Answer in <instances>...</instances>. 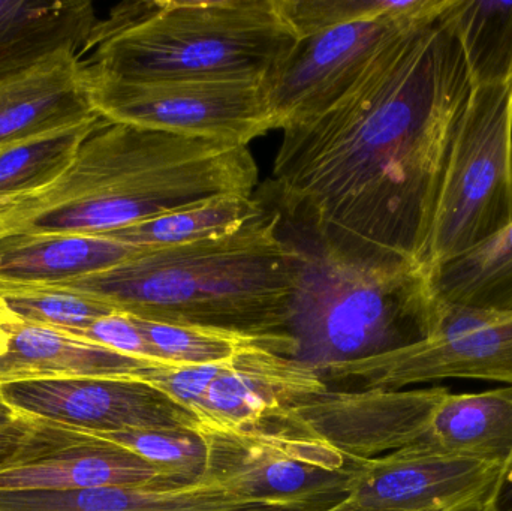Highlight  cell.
<instances>
[{"label":"cell","instance_id":"cell-7","mask_svg":"<svg viewBox=\"0 0 512 511\" xmlns=\"http://www.w3.org/2000/svg\"><path fill=\"white\" fill-rule=\"evenodd\" d=\"M206 477L252 498L331 507L348 497L351 461L330 444L274 423L200 431Z\"/></svg>","mask_w":512,"mask_h":511},{"label":"cell","instance_id":"cell-5","mask_svg":"<svg viewBox=\"0 0 512 511\" xmlns=\"http://www.w3.org/2000/svg\"><path fill=\"white\" fill-rule=\"evenodd\" d=\"M295 246L300 263L286 321L292 359L322 374L435 333L441 300L426 264L361 260L312 242Z\"/></svg>","mask_w":512,"mask_h":511},{"label":"cell","instance_id":"cell-28","mask_svg":"<svg viewBox=\"0 0 512 511\" xmlns=\"http://www.w3.org/2000/svg\"><path fill=\"white\" fill-rule=\"evenodd\" d=\"M298 38L318 30L378 15L409 11L418 0H280Z\"/></svg>","mask_w":512,"mask_h":511},{"label":"cell","instance_id":"cell-33","mask_svg":"<svg viewBox=\"0 0 512 511\" xmlns=\"http://www.w3.org/2000/svg\"><path fill=\"white\" fill-rule=\"evenodd\" d=\"M30 422H32V420H30ZM29 425H27L26 428L17 429V431L0 432V462L5 461L9 455L15 452L21 437H23L26 429L29 428Z\"/></svg>","mask_w":512,"mask_h":511},{"label":"cell","instance_id":"cell-19","mask_svg":"<svg viewBox=\"0 0 512 511\" xmlns=\"http://www.w3.org/2000/svg\"><path fill=\"white\" fill-rule=\"evenodd\" d=\"M99 18L87 0H0V81L84 48Z\"/></svg>","mask_w":512,"mask_h":511},{"label":"cell","instance_id":"cell-8","mask_svg":"<svg viewBox=\"0 0 512 511\" xmlns=\"http://www.w3.org/2000/svg\"><path fill=\"white\" fill-rule=\"evenodd\" d=\"M87 80L93 107L111 122L243 146L273 129L264 83Z\"/></svg>","mask_w":512,"mask_h":511},{"label":"cell","instance_id":"cell-31","mask_svg":"<svg viewBox=\"0 0 512 511\" xmlns=\"http://www.w3.org/2000/svg\"><path fill=\"white\" fill-rule=\"evenodd\" d=\"M32 417L24 416L11 407L0 393V432L17 431L26 428Z\"/></svg>","mask_w":512,"mask_h":511},{"label":"cell","instance_id":"cell-32","mask_svg":"<svg viewBox=\"0 0 512 511\" xmlns=\"http://www.w3.org/2000/svg\"><path fill=\"white\" fill-rule=\"evenodd\" d=\"M23 323L6 305L5 300L0 297V357L8 351L9 335L5 327L11 324Z\"/></svg>","mask_w":512,"mask_h":511},{"label":"cell","instance_id":"cell-13","mask_svg":"<svg viewBox=\"0 0 512 511\" xmlns=\"http://www.w3.org/2000/svg\"><path fill=\"white\" fill-rule=\"evenodd\" d=\"M3 399L18 413L78 431L128 429L200 432L188 408L158 387L126 378H74L23 381L0 386Z\"/></svg>","mask_w":512,"mask_h":511},{"label":"cell","instance_id":"cell-6","mask_svg":"<svg viewBox=\"0 0 512 511\" xmlns=\"http://www.w3.org/2000/svg\"><path fill=\"white\" fill-rule=\"evenodd\" d=\"M512 224V78L472 86L436 198L421 263L441 266Z\"/></svg>","mask_w":512,"mask_h":511},{"label":"cell","instance_id":"cell-23","mask_svg":"<svg viewBox=\"0 0 512 511\" xmlns=\"http://www.w3.org/2000/svg\"><path fill=\"white\" fill-rule=\"evenodd\" d=\"M445 303L512 311V224L480 248L432 269Z\"/></svg>","mask_w":512,"mask_h":511},{"label":"cell","instance_id":"cell-17","mask_svg":"<svg viewBox=\"0 0 512 511\" xmlns=\"http://www.w3.org/2000/svg\"><path fill=\"white\" fill-rule=\"evenodd\" d=\"M8 351L0 357V386L23 381L126 378L146 381L171 363L135 359L48 327L17 323L5 327Z\"/></svg>","mask_w":512,"mask_h":511},{"label":"cell","instance_id":"cell-3","mask_svg":"<svg viewBox=\"0 0 512 511\" xmlns=\"http://www.w3.org/2000/svg\"><path fill=\"white\" fill-rule=\"evenodd\" d=\"M264 207L233 233L191 245L140 249L117 266L50 287L158 323L240 335L286 336L300 254ZM289 336V335H288Z\"/></svg>","mask_w":512,"mask_h":511},{"label":"cell","instance_id":"cell-12","mask_svg":"<svg viewBox=\"0 0 512 511\" xmlns=\"http://www.w3.org/2000/svg\"><path fill=\"white\" fill-rule=\"evenodd\" d=\"M182 486L174 474L87 432L32 417L0 462V492Z\"/></svg>","mask_w":512,"mask_h":511},{"label":"cell","instance_id":"cell-22","mask_svg":"<svg viewBox=\"0 0 512 511\" xmlns=\"http://www.w3.org/2000/svg\"><path fill=\"white\" fill-rule=\"evenodd\" d=\"M441 21L459 41L472 86L512 78V2L451 0Z\"/></svg>","mask_w":512,"mask_h":511},{"label":"cell","instance_id":"cell-4","mask_svg":"<svg viewBox=\"0 0 512 511\" xmlns=\"http://www.w3.org/2000/svg\"><path fill=\"white\" fill-rule=\"evenodd\" d=\"M298 41L280 0H138L96 23L81 60L120 83L265 84Z\"/></svg>","mask_w":512,"mask_h":511},{"label":"cell","instance_id":"cell-20","mask_svg":"<svg viewBox=\"0 0 512 511\" xmlns=\"http://www.w3.org/2000/svg\"><path fill=\"white\" fill-rule=\"evenodd\" d=\"M415 446L504 468L512 456V386L472 393L448 390Z\"/></svg>","mask_w":512,"mask_h":511},{"label":"cell","instance_id":"cell-29","mask_svg":"<svg viewBox=\"0 0 512 511\" xmlns=\"http://www.w3.org/2000/svg\"><path fill=\"white\" fill-rule=\"evenodd\" d=\"M62 333L101 345L125 356L135 357V359L165 363L158 359L152 345L147 342L135 324L134 318L123 312H114L107 317L99 318L83 329L65 330Z\"/></svg>","mask_w":512,"mask_h":511},{"label":"cell","instance_id":"cell-2","mask_svg":"<svg viewBox=\"0 0 512 511\" xmlns=\"http://www.w3.org/2000/svg\"><path fill=\"white\" fill-rule=\"evenodd\" d=\"M256 183L248 146L102 117L62 176L0 203V236H102L209 198L252 197Z\"/></svg>","mask_w":512,"mask_h":511},{"label":"cell","instance_id":"cell-16","mask_svg":"<svg viewBox=\"0 0 512 511\" xmlns=\"http://www.w3.org/2000/svg\"><path fill=\"white\" fill-rule=\"evenodd\" d=\"M96 117L80 54H56L0 81V147Z\"/></svg>","mask_w":512,"mask_h":511},{"label":"cell","instance_id":"cell-30","mask_svg":"<svg viewBox=\"0 0 512 511\" xmlns=\"http://www.w3.org/2000/svg\"><path fill=\"white\" fill-rule=\"evenodd\" d=\"M484 511H512V456L502 468L495 491Z\"/></svg>","mask_w":512,"mask_h":511},{"label":"cell","instance_id":"cell-9","mask_svg":"<svg viewBox=\"0 0 512 511\" xmlns=\"http://www.w3.org/2000/svg\"><path fill=\"white\" fill-rule=\"evenodd\" d=\"M322 377L355 380L363 389H411L445 380L512 386V311L441 300L438 327L426 341L393 353L331 366Z\"/></svg>","mask_w":512,"mask_h":511},{"label":"cell","instance_id":"cell-24","mask_svg":"<svg viewBox=\"0 0 512 511\" xmlns=\"http://www.w3.org/2000/svg\"><path fill=\"white\" fill-rule=\"evenodd\" d=\"M102 116L0 147V203L32 194L65 173Z\"/></svg>","mask_w":512,"mask_h":511},{"label":"cell","instance_id":"cell-18","mask_svg":"<svg viewBox=\"0 0 512 511\" xmlns=\"http://www.w3.org/2000/svg\"><path fill=\"white\" fill-rule=\"evenodd\" d=\"M138 251L104 236L5 234L0 236V291L83 278L117 266Z\"/></svg>","mask_w":512,"mask_h":511},{"label":"cell","instance_id":"cell-15","mask_svg":"<svg viewBox=\"0 0 512 511\" xmlns=\"http://www.w3.org/2000/svg\"><path fill=\"white\" fill-rule=\"evenodd\" d=\"M327 387L324 377L310 366L268 348H249L218 363L192 413L200 420V431L252 428Z\"/></svg>","mask_w":512,"mask_h":511},{"label":"cell","instance_id":"cell-14","mask_svg":"<svg viewBox=\"0 0 512 511\" xmlns=\"http://www.w3.org/2000/svg\"><path fill=\"white\" fill-rule=\"evenodd\" d=\"M502 468L420 446L351 461L348 497L373 511H484Z\"/></svg>","mask_w":512,"mask_h":511},{"label":"cell","instance_id":"cell-26","mask_svg":"<svg viewBox=\"0 0 512 511\" xmlns=\"http://www.w3.org/2000/svg\"><path fill=\"white\" fill-rule=\"evenodd\" d=\"M83 432L114 444L156 467L170 471L182 485L200 482L206 477L209 449L200 432L162 429Z\"/></svg>","mask_w":512,"mask_h":511},{"label":"cell","instance_id":"cell-27","mask_svg":"<svg viewBox=\"0 0 512 511\" xmlns=\"http://www.w3.org/2000/svg\"><path fill=\"white\" fill-rule=\"evenodd\" d=\"M0 297L23 323L59 332L83 329L119 312L101 300L57 287L17 288L0 291Z\"/></svg>","mask_w":512,"mask_h":511},{"label":"cell","instance_id":"cell-21","mask_svg":"<svg viewBox=\"0 0 512 511\" xmlns=\"http://www.w3.org/2000/svg\"><path fill=\"white\" fill-rule=\"evenodd\" d=\"M262 212L264 206L255 198L222 195L170 210L102 236L138 249L171 248L233 233Z\"/></svg>","mask_w":512,"mask_h":511},{"label":"cell","instance_id":"cell-1","mask_svg":"<svg viewBox=\"0 0 512 511\" xmlns=\"http://www.w3.org/2000/svg\"><path fill=\"white\" fill-rule=\"evenodd\" d=\"M471 92L462 48L441 17L415 24L330 107L282 129L274 210L346 257L421 263Z\"/></svg>","mask_w":512,"mask_h":511},{"label":"cell","instance_id":"cell-11","mask_svg":"<svg viewBox=\"0 0 512 511\" xmlns=\"http://www.w3.org/2000/svg\"><path fill=\"white\" fill-rule=\"evenodd\" d=\"M447 392V387L439 386L358 392L327 387L268 422L318 438L348 461H364L420 443L433 410Z\"/></svg>","mask_w":512,"mask_h":511},{"label":"cell","instance_id":"cell-34","mask_svg":"<svg viewBox=\"0 0 512 511\" xmlns=\"http://www.w3.org/2000/svg\"><path fill=\"white\" fill-rule=\"evenodd\" d=\"M322 511H373L363 509V507L357 506L354 501L349 500V498H345V500L337 503L336 506L330 507V509L322 510Z\"/></svg>","mask_w":512,"mask_h":511},{"label":"cell","instance_id":"cell-10","mask_svg":"<svg viewBox=\"0 0 512 511\" xmlns=\"http://www.w3.org/2000/svg\"><path fill=\"white\" fill-rule=\"evenodd\" d=\"M451 0H418L409 11L336 24L300 38L265 83L273 129L321 113L363 74L373 57L415 24L438 20Z\"/></svg>","mask_w":512,"mask_h":511},{"label":"cell","instance_id":"cell-25","mask_svg":"<svg viewBox=\"0 0 512 511\" xmlns=\"http://www.w3.org/2000/svg\"><path fill=\"white\" fill-rule=\"evenodd\" d=\"M132 318L144 338L152 345L158 359L171 365H212L227 362L242 351L255 347L268 348L283 356H294V341L288 335L259 338L224 330Z\"/></svg>","mask_w":512,"mask_h":511}]
</instances>
